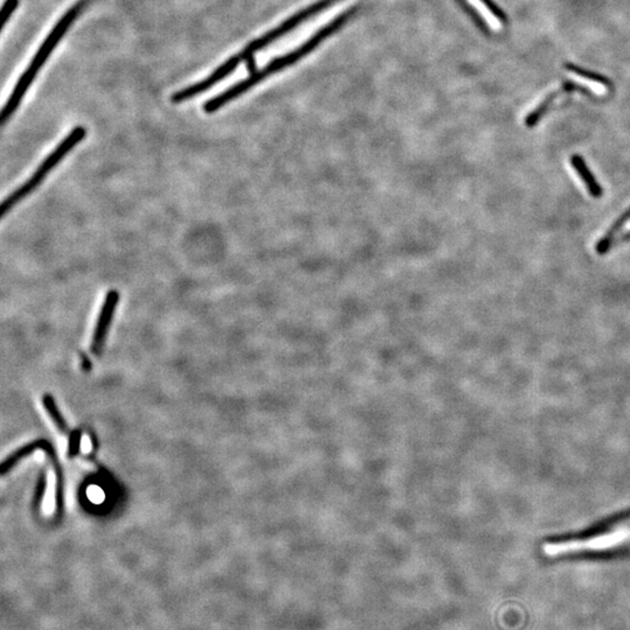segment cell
<instances>
[{"label":"cell","instance_id":"obj_1","mask_svg":"<svg viewBox=\"0 0 630 630\" xmlns=\"http://www.w3.org/2000/svg\"><path fill=\"white\" fill-rule=\"evenodd\" d=\"M94 1L95 0H78V3L74 4L61 16V19L58 20L56 26L53 27L52 31L47 36L45 41L42 42L40 48L36 53V56L32 58V61L29 62L28 67L25 69V71H23L19 80L16 82V87H14V91H12L10 98L7 100L6 104L4 105L1 116H0L1 126H5L10 122L14 113L19 109L20 104L23 102L25 95L27 94V91H28L29 88H31L36 76L39 74L42 67L45 65L49 56H52V53L54 52L56 46L63 39L65 33L68 32L71 25L78 20V16H81L84 10L90 4L94 3Z\"/></svg>","mask_w":630,"mask_h":630},{"label":"cell","instance_id":"obj_2","mask_svg":"<svg viewBox=\"0 0 630 630\" xmlns=\"http://www.w3.org/2000/svg\"><path fill=\"white\" fill-rule=\"evenodd\" d=\"M356 3V0H340L337 3L330 5L319 14L312 16L310 19L301 23L291 32L286 33L279 39L268 43L266 47L259 51L264 54L263 56L262 69L266 65H271L278 58H284L288 54L295 52L300 48L306 42L310 41L315 34L322 31L325 27L333 23L340 16L350 10V7Z\"/></svg>","mask_w":630,"mask_h":630},{"label":"cell","instance_id":"obj_3","mask_svg":"<svg viewBox=\"0 0 630 630\" xmlns=\"http://www.w3.org/2000/svg\"><path fill=\"white\" fill-rule=\"evenodd\" d=\"M87 137V129L84 126H76L71 130L68 136L65 137L61 142L53 149L52 153L40 164L39 167L36 168V171L33 173L32 177L23 182L19 188H16L12 194L3 201L1 208H0V215L1 217L6 216L11 210L16 207V204L21 202L23 199H26L29 194H32L36 188L43 182L46 177L63 160V159L71 152V149H75L76 146Z\"/></svg>","mask_w":630,"mask_h":630},{"label":"cell","instance_id":"obj_4","mask_svg":"<svg viewBox=\"0 0 630 630\" xmlns=\"http://www.w3.org/2000/svg\"><path fill=\"white\" fill-rule=\"evenodd\" d=\"M624 546H630V531L620 532L613 530L611 527L609 530L602 531L598 535L585 538H577L573 543L575 552L578 553L606 552L620 549Z\"/></svg>","mask_w":630,"mask_h":630},{"label":"cell","instance_id":"obj_5","mask_svg":"<svg viewBox=\"0 0 630 630\" xmlns=\"http://www.w3.org/2000/svg\"><path fill=\"white\" fill-rule=\"evenodd\" d=\"M120 293L116 290H111L105 295L103 305L100 308V315H98V322H96L93 341H91V352L94 355L100 356L103 352L107 332H109V328H110L111 322L113 320V315H115L117 306L120 303Z\"/></svg>","mask_w":630,"mask_h":630},{"label":"cell","instance_id":"obj_6","mask_svg":"<svg viewBox=\"0 0 630 630\" xmlns=\"http://www.w3.org/2000/svg\"><path fill=\"white\" fill-rule=\"evenodd\" d=\"M571 165L574 168V171L580 177L582 182L585 184L588 193L591 194V196L594 197V199H600L602 194H604V189H602V184H599L598 180L595 179L593 173L589 171V168L586 165L585 160H584L582 155H572Z\"/></svg>","mask_w":630,"mask_h":630},{"label":"cell","instance_id":"obj_7","mask_svg":"<svg viewBox=\"0 0 630 630\" xmlns=\"http://www.w3.org/2000/svg\"><path fill=\"white\" fill-rule=\"evenodd\" d=\"M629 221L630 208L626 211V213L622 214V215L615 221L614 224L607 230V233H604V236L599 239V242L597 243V246H595V250H597L599 255H606V253L611 250V246H613V243H614L615 236H616L617 233H620V230L622 229Z\"/></svg>","mask_w":630,"mask_h":630},{"label":"cell","instance_id":"obj_8","mask_svg":"<svg viewBox=\"0 0 630 630\" xmlns=\"http://www.w3.org/2000/svg\"><path fill=\"white\" fill-rule=\"evenodd\" d=\"M467 3L480 14L483 21L490 27L491 31H494V32L501 31V20L498 19L496 14H493V11L489 9L487 4L483 3V0H467Z\"/></svg>","mask_w":630,"mask_h":630},{"label":"cell","instance_id":"obj_9","mask_svg":"<svg viewBox=\"0 0 630 630\" xmlns=\"http://www.w3.org/2000/svg\"><path fill=\"white\" fill-rule=\"evenodd\" d=\"M566 75H567V78L571 81L578 84L580 87H584L588 89V90H591L593 94L604 95L606 91H608V88L602 82L594 80V78H588V76H584V75L579 74L577 71L567 70L566 71Z\"/></svg>","mask_w":630,"mask_h":630},{"label":"cell","instance_id":"obj_10","mask_svg":"<svg viewBox=\"0 0 630 630\" xmlns=\"http://www.w3.org/2000/svg\"><path fill=\"white\" fill-rule=\"evenodd\" d=\"M43 405H45L46 410L48 411L49 416L52 418L53 421L56 423L58 430L70 436L73 432H69L68 426H67V424L62 418L61 414H60V411H58V406H56V401L49 394H46L45 397H43Z\"/></svg>","mask_w":630,"mask_h":630},{"label":"cell","instance_id":"obj_11","mask_svg":"<svg viewBox=\"0 0 630 630\" xmlns=\"http://www.w3.org/2000/svg\"><path fill=\"white\" fill-rule=\"evenodd\" d=\"M19 5L20 0H5L3 9H1V14H0L1 28H5L6 23L10 21L11 18H12V16H14V12H16V10Z\"/></svg>","mask_w":630,"mask_h":630},{"label":"cell","instance_id":"obj_12","mask_svg":"<svg viewBox=\"0 0 630 630\" xmlns=\"http://www.w3.org/2000/svg\"><path fill=\"white\" fill-rule=\"evenodd\" d=\"M629 238H630V233H628L627 236L622 237V241H624V239H629Z\"/></svg>","mask_w":630,"mask_h":630}]
</instances>
